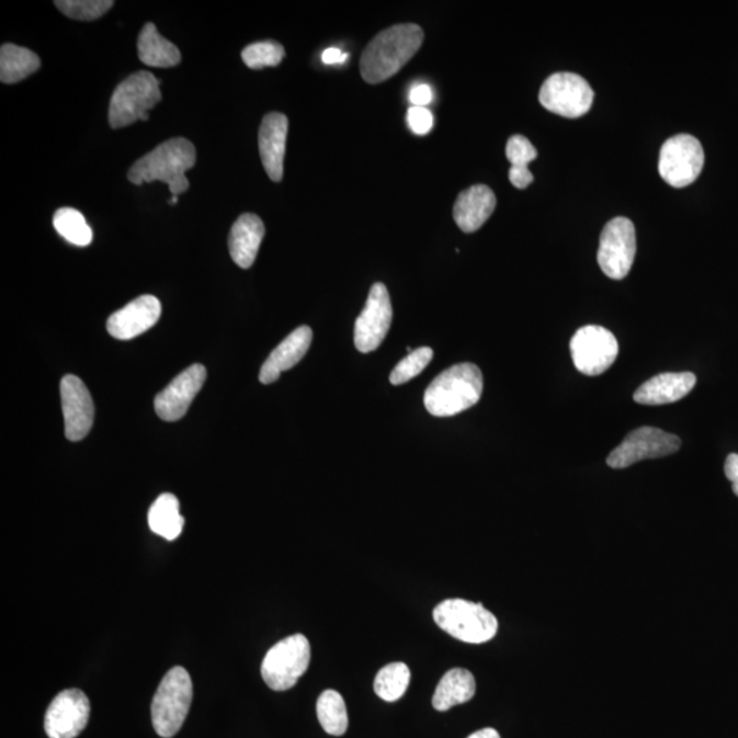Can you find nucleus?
I'll return each mask as SVG.
<instances>
[{
    "label": "nucleus",
    "mask_w": 738,
    "mask_h": 738,
    "mask_svg": "<svg viewBox=\"0 0 738 738\" xmlns=\"http://www.w3.org/2000/svg\"><path fill=\"white\" fill-rule=\"evenodd\" d=\"M424 41V32L419 25L402 24L387 27L375 36L364 49L360 70L368 84H381L397 75Z\"/></svg>",
    "instance_id": "obj_1"
},
{
    "label": "nucleus",
    "mask_w": 738,
    "mask_h": 738,
    "mask_svg": "<svg viewBox=\"0 0 738 738\" xmlns=\"http://www.w3.org/2000/svg\"><path fill=\"white\" fill-rule=\"evenodd\" d=\"M196 164V148L186 138L177 137L160 144L152 152L132 166L127 179L137 186L164 182L171 194L179 197L189 189L186 171Z\"/></svg>",
    "instance_id": "obj_2"
},
{
    "label": "nucleus",
    "mask_w": 738,
    "mask_h": 738,
    "mask_svg": "<svg viewBox=\"0 0 738 738\" xmlns=\"http://www.w3.org/2000/svg\"><path fill=\"white\" fill-rule=\"evenodd\" d=\"M482 393V375L477 365L464 363L442 372L424 394L427 410L436 418H451L475 407Z\"/></svg>",
    "instance_id": "obj_3"
},
{
    "label": "nucleus",
    "mask_w": 738,
    "mask_h": 738,
    "mask_svg": "<svg viewBox=\"0 0 738 738\" xmlns=\"http://www.w3.org/2000/svg\"><path fill=\"white\" fill-rule=\"evenodd\" d=\"M193 699V684L188 670L175 666L163 677L155 693L151 717L155 731L170 738L179 734Z\"/></svg>",
    "instance_id": "obj_4"
},
{
    "label": "nucleus",
    "mask_w": 738,
    "mask_h": 738,
    "mask_svg": "<svg viewBox=\"0 0 738 738\" xmlns=\"http://www.w3.org/2000/svg\"><path fill=\"white\" fill-rule=\"evenodd\" d=\"M438 626L454 639L481 645L496 637L498 620L481 603H472L464 599H447L434 609Z\"/></svg>",
    "instance_id": "obj_5"
},
{
    "label": "nucleus",
    "mask_w": 738,
    "mask_h": 738,
    "mask_svg": "<svg viewBox=\"0 0 738 738\" xmlns=\"http://www.w3.org/2000/svg\"><path fill=\"white\" fill-rule=\"evenodd\" d=\"M159 84L157 77L143 70L122 81L111 96L110 126L121 129L137 121H148L149 110L162 100Z\"/></svg>",
    "instance_id": "obj_6"
},
{
    "label": "nucleus",
    "mask_w": 738,
    "mask_h": 738,
    "mask_svg": "<svg viewBox=\"0 0 738 738\" xmlns=\"http://www.w3.org/2000/svg\"><path fill=\"white\" fill-rule=\"evenodd\" d=\"M310 645L304 635L286 637L270 649L262 663V677L269 688L282 692L297 684L308 670Z\"/></svg>",
    "instance_id": "obj_7"
},
{
    "label": "nucleus",
    "mask_w": 738,
    "mask_h": 738,
    "mask_svg": "<svg viewBox=\"0 0 738 738\" xmlns=\"http://www.w3.org/2000/svg\"><path fill=\"white\" fill-rule=\"evenodd\" d=\"M704 151L701 141L690 135L669 138L660 149L659 174L673 188L693 184L701 175Z\"/></svg>",
    "instance_id": "obj_8"
},
{
    "label": "nucleus",
    "mask_w": 738,
    "mask_h": 738,
    "mask_svg": "<svg viewBox=\"0 0 738 738\" xmlns=\"http://www.w3.org/2000/svg\"><path fill=\"white\" fill-rule=\"evenodd\" d=\"M540 102L550 113L580 118L592 107L593 91L579 75L555 73L542 86Z\"/></svg>",
    "instance_id": "obj_9"
},
{
    "label": "nucleus",
    "mask_w": 738,
    "mask_h": 738,
    "mask_svg": "<svg viewBox=\"0 0 738 738\" xmlns=\"http://www.w3.org/2000/svg\"><path fill=\"white\" fill-rule=\"evenodd\" d=\"M636 257L635 226L628 218H614L604 227L599 241L598 263L612 280H624Z\"/></svg>",
    "instance_id": "obj_10"
},
{
    "label": "nucleus",
    "mask_w": 738,
    "mask_h": 738,
    "mask_svg": "<svg viewBox=\"0 0 738 738\" xmlns=\"http://www.w3.org/2000/svg\"><path fill=\"white\" fill-rule=\"evenodd\" d=\"M570 352L577 371L598 376L612 367L617 359L618 342L604 327L586 326L571 338Z\"/></svg>",
    "instance_id": "obj_11"
},
{
    "label": "nucleus",
    "mask_w": 738,
    "mask_h": 738,
    "mask_svg": "<svg viewBox=\"0 0 738 738\" xmlns=\"http://www.w3.org/2000/svg\"><path fill=\"white\" fill-rule=\"evenodd\" d=\"M679 436L654 427H642L632 431L617 449L608 457V465L614 469H624L643 459L662 458L679 452Z\"/></svg>",
    "instance_id": "obj_12"
},
{
    "label": "nucleus",
    "mask_w": 738,
    "mask_h": 738,
    "mask_svg": "<svg viewBox=\"0 0 738 738\" xmlns=\"http://www.w3.org/2000/svg\"><path fill=\"white\" fill-rule=\"evenodd\" d=\"M393 307L390 294L383 283L371 287L367 304L354 325V345L362 353L376 351L390 331Z\"/></svg>",
    "instance_id": "obj_13"
},
{
    "label": "nucleus",
    "mask_w": 738,
    "mask_h": 738,
    "mask_svg": "<svg viewBox=\"0 0 738 738\" xmlns=\"http://www.w3.org/2000/svg\"><path fill=\"white\" fill-rule=\"evenodd\" d=\"M90 714L91 704L86 693L66 690L49 704L44 729L49 738H76L87 728Z\"/></svg>",
    "instance_id": "obj_14"
},
{
    "label": "nucleus",
    "mask_w": 738,
    "mask_h": 738,
    "mask_svg": "<svg viewBox=\"0 0 738 738\" xmlns=\"http://www.w3.org/2000/svg\"><path fill=\"white\" fill-rule=\"evenodd\" d=\"M207 379V370L202 364H194L181 372L163 391L155 398V412L160 419L173 423L188 412L193 399Z\"/></svg>",
    "instance_id": "obj_15"
},
{
    "label": "nucleus",
    "mask_w": 738,
    "mask_h": 738,
    "mask_svg": "<svg viewBox=\"0 0 738 738\" xmlns=\"http://www.w3.org/2000/svg\"><path fill=\"white\" fill-rule=\"evenodd\" d=\"M60 398L65 418V435L79 442L90 434L94 419V405L86 383L75 375H66L60 382Z\"/></svg>",
    "instance_id": "obj_16"
},
{
    "label": "nucleus",
    "mask_w": 738,
    "mask_h": 738,
    "mask_svg": "<svg viewBox=\"0 0 738 738\" xmlns=\"http://www.w3.org/2000/svg\"><path fill=\"white\" fill-rule=\"evenodd\" d=\"M162 305L157 297L141 296L125 308L116 310L107 320V331L115 340L129 341L144 334L158 323Z\"/></svg>",
    "instance_id": "obj_17"
},
{
    "label": "nucleus",
    "mask_w": 738,
    "mask_h": 738,
    "mask_svg": "<svg viewBox=\"0 0 738 738\" xmlns=\"http://www.w3.org/2000/svg\"><path fill=\"white\" fill-rule=\"evenodd\" d=\"M288 121L286 115L271 113L264 116L259 130V151L265 173L274 182L283 179V159L286 152Z\"/></svg>",
    "instance_id": "obj_18"
},
{
    "label": "nucleus",
    "mask_w": 738,
    "mask_h": 738,
    "mask_svg": "<svg viewBox=\"0 0 738 738\" xmlns=\"http://www.w3.org/2000/svg\"><path fill=\"white\" fill-rule=\"evenodd\" d=\"M314 332L308 326L298 327L292 334H288L280 345L274 349L265 360L259 379L263 385L280 379L282 372L292 370L307 354L310 343H313Z\"/></svg>",
    "instance_id": "obj_19"
},
{
    "label": "nucleus",
    "mask_w": 738,
    "mask_h": 738,
    "mask_svg": "<svg viewBox=\"0 0 738 738\" xmlns=\"http://www.w3.org/2000/svg\"><path fill=\"white\" fill-rule=\"evenodd\" d=\"M497 197L490 188L475 185L459 193L453 216L464 232H475L486 224L496 209Z\"/></svg>",
    "instance_id": "obj_20"
},
{
    "label": "nucleus",
    "mask_w": 738,
    "mask_h": 738,
    "mask_svg": "<svg viewBox=\"0 0 738 738\" xmlns=\"http://www.w3.org/2000/svg\"><path fill=\"white\" fill-rule=\"evenodd\" d=\"M696 385V376L691 372H668L651 377L634 394L635 401L642 405H666L680 401Z\"/></svg>",
    "instance_id": "obj_21"
},
{
    "label": "nucleus",
    "mask_w": 738,
    "mask_h": 738,
    "mask_svg": "<svg viewBox=\"0 0 738 738\" xmlns=\"http://www.w3.org/2000/svg\"><path fill=\"white\" fill-rule=\"evenodd\" d=\"M263 220L254 214H242L231 227L229 251L232 262L243 270L251 269L264 237Z\"/></svg>",
    "instance_id": "obj_22"
},
{
    "label": "nucleus",
    "mask_w": 738,
    "mask_h": 738,
    "mask_svg": "<svg viewBox=\"0 0 738 738\" xmlns=\"http://www.w3.org/2000/svg\"><path fill=\"white\" fill-rule=\"evenodd\" d=\"M138 58L151 68H174L181 63V52L164 38L152 22L143 27L137 42Z\"/></svg>",
    "instance_id": "obj_23"
},
{
    "label": "nucleus",
    "mask_w": 738,
    "mask_h": 738,
    "mask_svg": "<svg viewBox=\"0 0 738 738\" xmlns=\"http://www.w3.org/2000/svg\"><path fill=\"white\" fill-rule=\"evenodd\" d=\"M476 693V681L474 674L466 669H452L442 677L436 686L432 706L438 712H447L458 704L468 703Z\"/></svg>",
    "instance_id": "obj_24"
},
{
    "label": "nucleus",
    "mask_w": 738,
    "mask_h": 738,
    "mask_svg": "<svg viewBox=\"0 0 738 738\" xmlns=\"http://www.w3.org/2000/svg\"><path fill=\"white\" fill-rule=\"evenodd\" d=\"M184 523L180 513V501L173 493H162L149 509V529L166 541H175L184 530Z\"/></svg>",
    "instance_id": "obj_25"
},
{
    "label": "nucleus",
    "mask_w": 738,
    "mask_h": 738,
    "mask_svg": "<svg viewBox=\"0 0 738 738\" xmlns=\"http://www.w3.org/2000/svg\"><path fill=\"white\" fill-rule=\"evenodd\" d=\"M41 58L31 49L3 44L0 48V80L4 84H15L41 69Z\"/></svg>",
    "instance_id": "obj_26"
},
{
    "label": "nucleus",
    "mask_w": 738,
    "mask_h": 738,
    "mask_svg": "<svg viewBox=\"0 0 738 738\" xmlns=\"http://www.w3.org/2000/svg\"><path fill=\"white\" fill-rule=\"evenodd\" d=\"M316 713L321 728L331 736H342L347 734L349 726L348 709L345 701L337 691H325L316 704Z\"/></svg>",
    "instance_id": "obj_27"
},
{
    "label": "nucleus",
    "mask_w": 738,
    "mask_h": 738,
    "mask_svg": "<svg viewBox=\"0 0 738 738\" xmlns=\"http://www.w3.org/2000/svg\"><path fill=\"white\" fill-rule=\"evenodd\" d=\"M410 681V670L401 662L385 666L377 673L374 690L377 696L385 702H397L407 692Z\"/></svg>",
    "instance_id": "obj_28"
},
{
    "label": "nucleus",
    "mask_w": 738,
    "mask_h": 738,
    "mask_svg": "<svg viewBox=\"0 0 738 738\" xmlns=\"http://www.w3.org/2000/svg\"><path fill=\"white\" fill-rule=\"evenodd\" d=\"M54 227L66 241L77 247H88L92 242V230L84 215L75 208H60L54 215Z\"/></svg>",
    "instance_id": "obj_29"
},
{
    "label": "nucleus",
    "mask_w": 738,
    "mask_h": 738,
    "mask_svg": "<svg viewBox=\"0 0 738 738\" xmlns=\"http://www.w3.org/2000/svg\"><path fill=\"white\" fill-rule=\"evenodd\" d=\"M283 58H285V48L273 41L251 44L242 52L243 64L253 70L273 68V66L281 65Z\"/></svg>",
    "instance_id": "obj_30"
},
{
    "label": "nucleus",
    "mask_w": 738,
    "mask_h": 738,
    "mask_svg": "<svg viewBox=\"0 0 738 738\" xmlns=\"http://www.w3.org/2000/svg\"><path fill=\"white\" fill-rule=\"evenodd\" d=\"M60 13L77 21H93L103 16L113 8V0H57Z\"/></svg>",
    "instance_id": "obj_31"
},
{
    "label": "nucleus",
    "mask_w": 738,
    "mask_h": 738,
    "mask_svg": "<svg viewBox=\"0 0 738 738\" xmlns=\"http://www.w3.org/2000/svg\"><path fill=\"white\" fill-rule=\"evenodd\" d=\"M432 359H434V351L431 348L416 349L394 368L390 375L391 385H404V383L415 379L425 370Z\"/></svg>",
    "instance_id": "obj_32"
},
{
    "label": "nucleus",
    "mask_w": 738,
    "mask_h": 738,
    "mask_svg": "<svg viewBox=\"0 0 738 738\" xmlns=\"http://www.w3.org/2000/svg\"><path fill=\"white\" fill-rule=\"evenodd\" d=\"M536 157V148L529 138L519 135L509 138L507 158L513 169H530V163L534 162Z\"/></svg>",
    "instance_id": "obj_33"
},
{
    "label": "nucleus",
    "mask_w": 738,
    "mask_h": 738,
    "mask_svg": "<svg viewBox=\"0 0 738 738\" xmlns=\"http://www.w3.org/2000/svg\"><path fill=\"white\" fill-rule=\"evenodd\" d=\"M408 125L409 129L418 136H425L434 127V115L427 107H410L408 110Z\"/></svg>",
    "instance_id": "obj_34"
},
{
    "label": "nucleus",
    "mask_w": 738,
    "mask_h": 738,
    "mask_svg": "<svg viewBox=\"0 0 738 738\" xmlns=\"http://www.w3.org/2000/svg\"><path fill=\"white\" fill-rule=\"evenodd\" d=\"M434 99V92L432 88L427 84H418L410 90L409 100L415 107H425L427 104H430Z\"/></svg>",
    "instance_id": "obj_35"
},
{
    "label": "nucleus",
    "mask_w": 738,
    "mask_h": 738,
    "mask_svg": "<svg viewBox=\"0 0 738 738\" xmlns=\"http://www.w3.org/2000/svg\"><path fill=\"white\" fill-rule=\"evenodd\" d=\"M509 180L512 182V185L518 189L529 188L532 182H534V175H532L530 169H513L509 170Z\"/></svg>",
    "instance_id": "obj_36"
},
{
    "label": "nucleus",
    "mask_w": 738,
    "mask_h": 738,
    "mask_svg": "<svg viewBox=\"0 0 738 738\" xmlns=\"http://www.w3.org/2000/svg\"><path fill=\"white\" fill-rule=\"evenodd\" d=\"M349 58V55L342 53L340 48H329L326 49L321 59H323L325 65H341L345 64Z\"/></svg>",
    "instance_id": "obj_37"
},
{
    "label": "nucleus",
    "mask_w": 738,
    "mask_h": 738,
    "mask_svg": "<svg viewBox=\"0 0 738 738\" xmlns=\"http://www.w3.org/2000/svg\"><path fill=\"white\" fill-rule=\"evenodd\" d=\"M725 475L734 482H738V454L731 453L725 463Z\"/></svg>",
    "instance_id": "obj_38"
},
{
    "label": "nucleus",
    "mask_w": 738,
    "mask_h": 738,
    "mask_svg": "<svg viewBox=\"0 0 738 738\" xmlns=\"http://www.w3.org/2000/svg\"><path fill=\"white\" fill-rule=\"evenodd\" d=\"M468 738H501L496 729L487 728L475 731Z\"/></svg>",
    "instance_id": "obj_39"
},
{
    "label": "nucleus",
    "mask_w": 738,
    "mask_h": 738,
    "mask_svg": "<svg viewBox=\"0 0 738 738\" xmlns=\"http://www.w3.org/2000/svg\"><path fill=\"white\" fill-rule=\"evenodd\" d=\"M734 492L738 497V482H735V485H734Z\"/></svg>",
    "instance_id": "obj_40"
},
{
    "label": "nucleus",
    "mask_w": 738,
    "mask_h": 738,
    "mask_svg": "<svg viewBox=\"0 0 738 738\" xmlns=\"http://www.w3.org/2000/svg\"><path fill=\"white\" fill-rule=\"evenodd\" d=\"M170 204H171V205H175V204H177V196H173V198H171Z\"/></svg>",
    "instance_id": "obj_41"
}]
</instances>
